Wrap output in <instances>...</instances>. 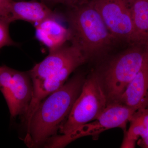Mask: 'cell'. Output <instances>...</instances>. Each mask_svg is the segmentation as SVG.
<instances>
[{
	"mask_svg": "<svg viewBox=\"0 0 148 148\" xmlns=\"http://www.w3.org/2000/svg\"><path fill=\"white\" fill-rule=\"evenodd\" d=\"M85 79L78 74L40 103L26 126L25 144L29 148L44 147L57 135L79 95Z\"/></svg>",
	"mask_w": 148,
	"mask_h": 148,
	"instance_id": "1",
	"label": "cell"
},
{
	"mask_svg": "<svg viewBox=\"0 0 148 148\" xmlns=\"http://www.w3.org/2000/svg\"><path fill=\"white\" fill-rule=\"evenodd\" d=\"M67 21L69 41L88 60L105 54L116 40L90 2L72 8Z\"/></svg>",
	"mask_w": 148,
	"mask_h": 148,
	"instance_id": "2",
	"label": "cell"
},
{
	"mask_svg": "<svg viewBox=\"0 0 148 148\" xmlns=\"http://www.w3.org/2000/svg\"><path fill=\"white\" fill-rule=\"evenodd\" d=\"M148 51V44L131 45L114 58L100 75L108 104L117 103L140 71Z\"/></svg>",
	"mask_w": 148,
	"mask_h": 148,
	"instance_id": "3",
	"label": "cell"
},
{
	"mask_svg": "<svg viewBox=\"0 0 148 148\" xmlns=\"http://www.w3.org/2000/svg\"><path fill=\"white\" fill-rule=\"evenodd\" d=\"M108 104L100 75L92 74L85 80L80 93L59 128V132L67 135L96 119Z\"/></svg>",
	"mask_w": 148,
	"mask_h": 148,
	"instance_id": "4",
	"label": "cell"
},
{
	"mask_svg": "<svg viewBox=\"0 0 148 148\" xmlns=\"http://www.w3.org/2000/svg\"><path fill=\"white\" fill-rule=\"evenodd\" d=\"M135 110L120 103H112L108 106L96 119L84 125L67 135L56 136L50 143L51 148L63 147L82 137H98L101 133L112 128L124 129Z\"/></svg>",
	"mask_w": 148,
	"mask_h": 148,
	"instance_id": "5",
	"label": "cell"
},
{
	"mask_svg": "<svg viewBox=\"0 0 148 148\" xmlns=\"http://www.w3.org/2000/svg\"><path fill=\"white\" fill-rule=\"evenodd\" d=\"M0 91L12 118L25 116L32 101L33 85L29 72L17 71L5 65L0 66Z\"/></svg>",
	"mask_w": 148,
	"mask_h": 148,
	"instance_id": "6",
	"label": "cell"
},
{
	"mask_svg": "<svg viewBox=\"0 0 148 148\" xmlns=\"http://www.w3.org/2000/svg\"><path fill=\"white\" fill-rule=\"evenodd\" d=\"M109 32L116 40L138 43L132 22L130 0H92Z\"/></svg>",
	"mask_w": 148,
	"mask_h": 148,
	"instance_id": "7",
	"label": "cell"
},
{
	"mask_svg": "<svg viewBox=\"0 0 148 148\" xmlns=\"http://www.w3.org/2000/svg\"><path fill=\"white\" fill-rule=\"evenodd\" d=\"M88 60L82 52L72 44L70 46L65 45L49 51L47 56L29 71L33 88L69 65L76 63L84 64Z\"/></svg>",
	"mask_w": 148,
	"mask_h": 148,
	"instance_id": "8",
	"label": "cell"
},
{
	"mask_svg": "<svg viewBox=\"0 0 148 148\" xmlns=\"http://www.w3.org/2000/svg\"><path fill=\"white\" fill-rule=\"evenodd\" d=\"M148 94V51L142 67L121 96L120 103L136 111L146 108Z\"/></svg>",
	"mask_w": 148,
	"mask_h": 148,
	"instance_id": "9",
	"label": "cell"
},
{
	"mask_svg": "<svg viewBox=\"0 0 148 148\" xmlns=\"http://www.w3.org/2000/svg\"><path fill=\"white\" fill-rule=\"evenodd\" d=\"M60 17L59 15L48 18L34 26L36 38L48 49L49 52L70 40L69 29L61 23Z\"/></svg>",
	"mask_w": 148,
	"mask_h": 148,
	"instance_id": "10",
	"label": "cell"
},
{
	"mask_svg": "<svg viewBox=\"0 0 148 148\" xmlns=\"http://www.w3.org/2000/svg\"><path fill=\"white\" fill-rule=\"evenodd\" d=\"M45 3L40 2L12 1L10 7V23L18 20L30 22L35 25L50 17L59 16Z\"/></svg>",
	"mask_w": 148,
	"mask_h": 148,
	"instance_id": "11",
	"label": "cell"
},
{
	"mask_svg": "<svg viewBox=\"0 0 148 148\" xmlns=\"http://www.w3.org/2000/svg\"><path fill=\"white\" fill-rule=\"evenodd\" d=\"M130 10L137 42L148 44V0H130Z\"/></svg>",
	"mask_w": 148,
	"mask_h": 148,
	"instance_id": "12",
	"label": "cell"
},
{
	"mask_svg": "<svg viewBox=\"0 0 148 148\" xmlns=\"http://www.w3.org/2000/svg\"><path fill=\"white\" fill-rule=\"evenodd\" d=\"M130 125L125 136L137 141L148 135V108L138 109L132 114L130 119Z\"/></svg>",
	"mask_w": 148,
	"mask_h": 148,
	"instance_id": "13",
	"label": "cell"
},
{
	"mask_svg": "<svg viewBox=\"0 0 148 148\" xmlns=\"http://www.w3.org/2000/svg\"><path fill=\"white\" fill-rule=\"evenodd\" d=\"M10 23L0 18V50L5 46H15L16 42L12 39L9 34V27Z\"/></svg>",
	"mask_w": 148,
	"mask_h": 148,
	"instance_id": "14",
	"label": "cell"
},
{
	"mask_svg": "<svg viewBox=\"0 0 148 148\" xmlns=\"http://www.w3.org/2000/svg\"><path fill=\"white\" fill-rule=\"evenodd\" d=\"M13 0H0V18L9 21L11 3Z\"/></svg>",
	"mask_w": 148,
	"mask_h": 148,
	"instance_id": "15",
	"label": "cell"
},
{
	"mask_svg": "<svg viewBox=\"0 0 148 148\" xmlns=\"http://www.w3.org/2000/svg\"><path fill=\"white\" fill-rule=\"evenodd\" d=\"M48 2L53 3H62L67 5L71 7H75L83 3L84 2L82 0H44Z\"/></svg>",
	"mask_w": 148,
	"mask_h": 148,
	"instance_id": "16",
	"label": "cell"
},
{
	"mask_svg": "<svg viewBox=\"0 0 148 148\" xmlns=\"http://www.w3.org/2000/svg\"><path fill=\"white\" fill-rule=\"evenodd\" d=\"M136 140L130 139L125 136L123 142L122 143L121 147L122 148H135Z\"/></svg>",
	"mask_w": 148,
	"mask_h": 148,
	"instance_id": "17",
	"label": "cell"
},
{
	"mask_svg": "<svg viewBox=\"0 0 148 148\" xmlns=\"http://www.w3.org/2000/svg\"><path fill=\"white\" fill-rule=\"evenodd\" d=\"M138 143L140 147L143 148H148V135L145 138L141 139Z\"/></svg>",
	"mask_w": 148,
	"mask_h": 148,
	"instance_id": "18",
	"label": "cell"
},
{
	"mask_svg": "<svg viewBox=\"0 0 148 148\" xmlns=\"http://www.w3.org/2000/svg\"><path fill=\"white\" fill-rule=\"evenodd\" d=\"M146 108H148V94L147 96V105H146Z\"/></svg>",
	"mask_w": 148,
	"mask_h": 148,
	"instance_id": "19",
	"label": "cell"
}]
</instances>
